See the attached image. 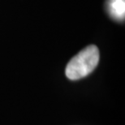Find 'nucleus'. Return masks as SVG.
<instances>
[{
  "label": "nucleus",
  "instance_id": "obj_1",
  "mask_svg": "<svg viewBox=\"0 0 125 125\" xmlns=\"http://www.w3.org/2000/svg\"><path fill=\"white\" fill-rule=\"evenodd\" d=\"M99 57V51L96 46L90 45L85 47L68 62L65 69L67 77L76 81L87 76L96 68Z\"/></svg>",
  "mask_w": 125,
  "mask_h": 125
},
{
  "label": "nucleus",
  "instance_id": "obj_2",
  "mask_svg": "<svg viewBox=\"0 0 125 125\" xmlns=\"http://www.w3.org/2000/svg\"><path fill=\"white\" fill-rule=\"evenodd\" d=\"M106 8L111 18L122 21L125 17V0H107Z\"/></svg>",
  "mask_w": 125,
  "mask_h": 125
}]
</instances>
